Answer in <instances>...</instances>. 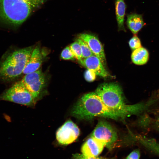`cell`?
Segmentation results:
<instances>
[{"label":"cell","instance_id":"obj_1","mask_svg":"<svg viewBox=\"0 0 159 159\" xmlns=\"http://www.w3.org/2000/svg\"><path fill=\"white\" fill-rule=\"evenodd\" d=\"M72 116L79 120H90L101 117L115 120H123L133 115L126 110L113 109L106 105L95 92L84 95L73 107Z\"/></svg>","mask_w":159,"mask_h":159},{"label":"cell","instance_id":"obj_2","mask_svg":"<svg viewBox=\"0 0 159 159\" xmlns=\"http://www.w3.org/2000/svg\"><path fill=\"white\" fill-rule=\"evenodd\" d=\"M121 87L115 82L104 83L100 85L95 90V93L100 98L104 103L111 108L128 111L133 115L142 112L149 106L147 103H140L127 105Z\"/></svg>","mask_w":159,"mask_h":159},{"label":"cell","instance_id":"obj_3","mask_svg":"<svg viewBox=\"0 0 159 159\" xmlns=\"http://www.w3.org/2000/svg\"><path fill=\"white\" fill-rule=\"evenodd\" d=\"M32 46L16 50L9 54L0 64V78L13 80L23 73L34 49Z\"/></svg>","mask_w":159,"mask_h":159},{"label":"cell","instance_id":"obj_4","mask_svg":"<svg viewBox=\"0 0 159 159\" xmlns=\"http://www.w3.org/2000/svg\"><path fill=\"white\" fill-rule=\"evenodd\" d=\"M0 100L27 106H34L37 101L21 81L15 83L1 94Z\"/></svg>","mask_w":159,"mask_h":159},{"label":"cell","instance_id":"obj_5","mask_svg":"<svg viewBox=\"0 0 159 159\" xmlns=\"http://www.w3.org/2000/svg\"><path fill=\"white\" fill-rule=\"evenodd\" d=\"M0 22L15 27L22 24L18 0H0Z\"/></svg>","mask_w":159,"mask_h":159},{"label":"cell","instance_id":"obj_6","mask_svg":"<svg viewBox=\"0 0 159 159\" xmlns=\"http://www.w3.org/2000/svg\"><path fill=\"white\" fill-rule=\"evenodd\" d=\"M25 75L21 81L37 101L43 95L46 83L45 76L40 69Z\"/></svg>","mask_w":159,"mask_h":159},{"label":"cell","instance_id":"obj_7","mask_svg":"<svg viewBox=\"0 0 159 159\" xmlns=\"http://www.w3.org/2000/svg\"><path fill=\"white\" fill-rule=\"evenodd\" d=\"M100 141L105 146L110 147L117 139L116 130L108 122L100 120L91 136Z\"/></svg>","mask_w":159,"mask_h":159},{"label":"cell","instance_id":"obj_8","mask_svg":"<svg viewBox=\"0 0 159 159\" xmlns=\"http://www.w3.org/2000/svg\"><path fill=\"white\" fill-rule=\"evenodd\" d=\"M80 133L78 126L72 121L69 120L58 129L56 132V138L59 143L67 145L76 140Z\"/></svg>","mask_w":159,"mask_h":159},{"label":"cell","instance_id":"obj_9","mask_svg":"<svg viewBox=\"0 0 159 159\" xmlns=\"http://www.w3.org/2000/svg\"><path fill=\"white\" fill-rule=\"evenodd\" d=\"M78 38L86 42L94 54L100 59L104 66L105 65L106 59L103 47L96 37L91 34L84 33L80 34Z\"/></svg>","mask_w":159,"mask_h":159},{"label":"cell","instance_id":"obj_10","mask_svg":"<svg viewBox=\"0 0 159 159\" xmlns=\"http://www.w3.org/2000/svg\"><path fill=\"white\" fill-rule=\"evenodd\" d=\"M79 61L82 65L87 69L92 70L97 75L103 77H106L109 75L102 62L95 55L82 59Z\"/></svg>","mask_w":159,"mask_h":159},{"label":"cell","instance_id":"obj_11","mask_svg":"<svg viewBox=\"0 0 159 159\" xmlns=\"http://www.w3.org/2000/svg\"><path fill=\"white\" fill-rule=\"evenodd\" d=\"M105 146L102 142L90 136L82 145L81 152L85 155L96 157L101 153Z\"/></svg>","mask_w":159,"mask_h":159},{"label":"cell","instance_id":"obj_12","mask_svg":"<svg viewBox=\"0 0 159 159\" xmlns=\"http://www.w3.org/2000/svg\"><path fill=\"white\" fill-rule=\"evenodd\" d=\"M43 61V56L39 47L34 48L23 73L26 74L39 69Z\"/></svg>","mask_w":159,"mask_h":159},{"label":"cell","instance_id":"obj_13","mask_svg":"<svg viewBox=\"0 0 159 159\" xmlns=\"http://www.w3.org/2000/svg\"><path fill=\"white\" fill-rule=\"evenodd\" d=\"M127 24L129 29L135 35L145 25L142 16L134 13L127 16Z\"/></svg>","mask_w":159,"mask_h":159},{"label":"cell","instance_id":"obj_14","mask_svg":"<svg viewBox=\"0 0 159 159\" xmlns=\"http://www.w3.org/2000/svg\"><path fill=\"white\" fill-rule=\"evenodd\" d=\"M115 5L116 19L118 29L125 31L124 23L126 5L124 0H116Z\"/></svg>","mask_w":159,"mask_h":159},{"label":"cell","instance_id":"obj_15","mask_svg":"<svg viewBox=\"0 0 159 159\" xmlns=\"http://www.w3.org/2000/svg\"><path fill=\"white\" fill-rule=\"evenodd\" d=\"M149 57L148 51L142 47L134 50L131 55L132 61L134 64L138 65L145 64L148 60Z\"/></svg>","mask_w":159,"mask_h":159},{"label":"cell","instance_id":"obj_16","mask_svg":"<svg viewBox=\"0 0 159 159\" xmlns=\"http://www.w3.org/2000/svg\"><path fill=\"white\" fill-rule=\"evenodd\" d=\"M76 41L80 44L82 52V59H85L94 55L87 44L78 38Z\"/></svg>","mask_w":159,"mask_h":159},{"label":"cell","instance_id":"obj_17","mask_svg":"<svg viewBox=\"0 0 159 159\" xmlns=\"http://www.w3.org/2000/svg\"><path fill=\"white\" fill-rule=\"evenodd\" d=\"M75 58L79 61L82 59V52L79 43L77 41L71 44L69 46Z\"/></svg>","mask_w":159,"mask_h":159},{"label":"cell","instance_id":"obj_18","mask_svg":"<svg viewBox=\"0 0 159 159\" xmlns=\"http://www.w3.org/2000/svg\"><path fill=\"white\" fill-rule=\"evenodd\" d=\"M61 57L64 60L72 59L75 58L69 46H67L63 49L61 54Z\"/></svg>","mask_w":159,"mask_h":159},{"label":"cell","instance_id":"obj_19","mask_svg":"<svg viewBox=\"0 0 159 159\" xmlns=\"http://www.w3.org/2000/svg\"><path fill=\"white\" fill-rule=\"evenodd\" d=\"M129 44L131 49L134 50L141 47L140 39L136 36L133 37L129 40Z\"/></svg>","mask_w":159,"mask_h":159},{"label":"cell","instance_id":"obj_20","mask_svg":"<svg viewBox=\"0 0 159 159\" xmlns=\"http://www.w3.org/2000/svg\"><path fill=\"white\" fill-rule=\"evenodd\" d=\"M96 74L92 70L87 69L84 73V77L85 80L88 82H92L96 79Z\"/></svg>","mask_w":159,"mask_h":159},{"label":"cell","instance_id":"obj_21","mask_svg":"<svg viewBox=\"0 0 159 159\" xmlns=\"http://www.w3.org/2000/svg\"><path fill=\"white\" fill-rule=\"evenodd\" d=\"M140 156V151L136 149L131 152L127 157L126 159H139Z\"/></svg>","mask_w":159,"mask_h":159},{"label":"cell","instance_id":"obj_22","mask_svg":"<svg viewBox=\"0 0 159 159\" xmlns=\"http://www.w3.org/2000/svg\"><path fill=\"white\" fill-rule=\"evenodd\" d=\"M156 114L153 120L154 125L157 129L159 131V108L158 109Z\"/></svg>","mask_w":159,"mask_h":159},{"label":"cell","instance_id":"obj_23","mask_svg":"<svg viewBox=\"0 0 159 159\" xmlns=\"http://www.w3.org/2000/svg\"><path fill=\"white\" fill-rule=\"evenodd\" d=\"M95 159H105L102 158L96 157Z\"/></svg>","mask_w":159,"mask_h":159}]
</instances>
